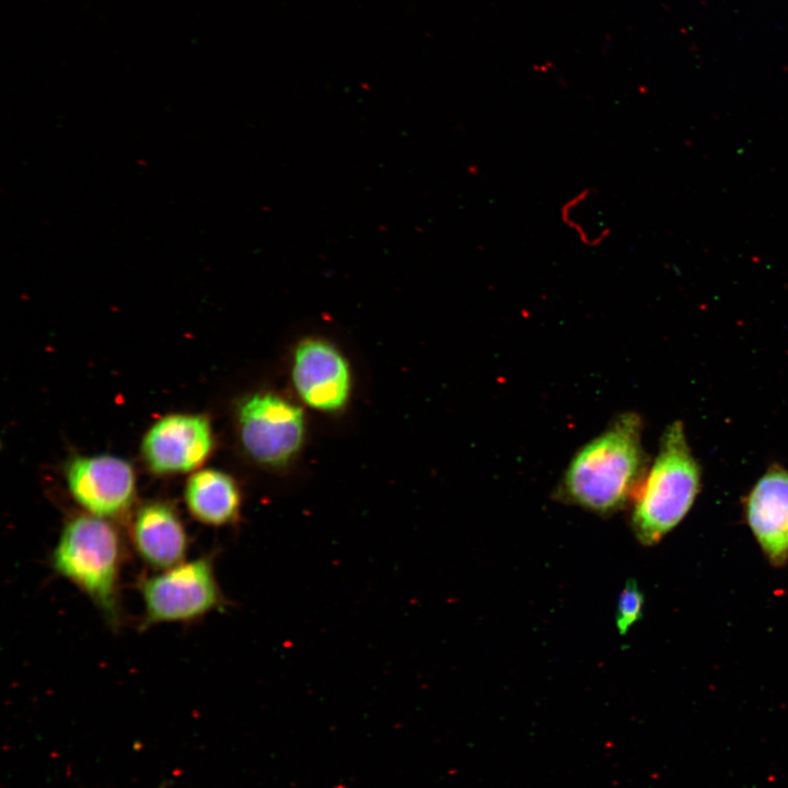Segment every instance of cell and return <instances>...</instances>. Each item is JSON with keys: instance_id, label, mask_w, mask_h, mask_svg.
Returning <instances> with one entry per match:
<instances>
[{"instance_id": "obj_1", "label": "cell", "mask_w": 788, "mask_h": 788, "mask_svg": "<svg viewBox=\"0 0 788 788\" xmlns=\"http://www.w3.org/2000/svg\"><path fill=\"white\" fill-rule=\"evenodd\" d=\"M642 420L619 414L582 445L565 470L556 497L598 514H612L634 499L644 477Z\"/></svg>"}, {"instance_id": "obj_2", "label": "cell", "mask_w": 788, "mask_h": 788, "mask_svg": "<svg viewBox=\"0 0 788 788\" xmlns=\"http://www.w3.org/2000/svg\"><path fill=\"white\" fill-rule=\"evenodd\" d=\"M700 472L684 427L674 421L661 437L659 451L635 497L633 531L647 546L658 543L690 511L699 491Z\"/></svg>"}, {"instance_id": "obj_3", "label": "cell", "mask_w": 788, "mask_h": 788, "mask_svg": "<svg viewBox=\"0 0 788 788\" xmlns=\"http://www.w3.org/2000/svg\"><path fill=\"white\" fill-rule=\"evenodd\" d=\"M121 541L111 520L90 513L70 518L54 548L56 572L79 588L112 623L119 617Z\"/></svg>"}, {"instance_id": "obj_4", "label": "cell", "mask_w": 788, "mask_h": 788, "mask_svg": "<svg viewBox=\"0 0 788 788\" xmlns=\"http://www.w3.org/2000/svg\"><path fill=\"white\" fill-rule=\"evenodd\" d=\"M139 589L146 627L194 621L227 604L209 556L185 560L141 579Z\"/></svg>"}, {"instance_id": "obj_5", "label": "cell", "mask_w": 788, "mask_h": 788, "mask_svg": "<svg viewBox=\"0 0 788 788\" xmlns=\"http://www.w3.org/2000/svg\"><path fill=\"white\" fill-rule=\"evenodd\" d=\"M236 419L243 449L262 465H287L303 444V412L278 394L265 392L246 397L239 405Z\"/></svg>"}, {"instance_id": "obj_6", "label": "cell", "mask_w": 788, "mask_h": 788, "mask_svg": "<svg viewBox=\"0 0 788 788\" xmlns=\"http://www.w3.org/2000/svg\"><path fill=\"white\" fill-rule=\"evenodd\" d=\"M71 497L86 513L107 520L124 517L136 497L132 465L119 456L72 457L65 470Z\"/></svg>"}, {"instance_id": "obj_7", "label": "cell", "mask_w": 788, "mask_h": 788, "mask_svg": "<svg viewBox=\"0 0 788 788\" xmlns=\"http://www.w3.org/2000/svg\"><path fill=\"white\" fill-rule=\"evenodd\" d=\"M212 448L213 432L206 416L170 414L149 428L141 442V454L152 473L175 475L196 471Z\"/></svg>"}, {"instance_id": "obj_8", "label": "cell", "mask_w": 788, "mask_h": 788, "mask_svg": "<svg viewBox=\"0 0 788 788\" xmlns=\"http://www.w3.org/2000/svg\"><path fill=\"white\" fill-rule=\"evenodd\" d=\"M291 379L299 397L318 412H338L351 392L350 367L332 343L306 338L298 344L291 363Z\"/></svg>"}, {"instance_id": "obj_9", "label": "cell", "mask_w": 788, "mask_h": 788, "mask_svg": "<svg viewBox=\"0 0 788 788\" xmlns=\"http://www.w3.org/2000/svg\"><path fill=\"white\" fill-rule=\"evenodd\" d=\"M748 524L774 566L788 560V471L774 466L754 485L745 500Z\"/></svg>"}, {"instance_id": "obj_10", "label": "cell", "mask_w": 788, "mask_h": 788, "mask_svg": "<svg viewBox=\"0 0 788 788\" xmlns=\"http://www.w3.org/2000/svg\"><path fill=\"white\" fill-rule=\"evenodd\" d=\"M130 538L139 557L150 567L169 569L185 561L188 534L177 510L163 500L142 503L131 518Z\"/></svg>"}, {"instance_id": "obj_11", "label": "cell", "mask_w": 788, "mask_h": 788, "mask_svg": "<svg viewBox=\"0 0 788 788\" xmlns=\"http://www.w3.org/2000/svg\"><path fill=\"white\" fill-rule=\"evenodd\" d=\"M184 500L192 517L217 528L235 523L242 508L237 483L231 475L216 468L192 474L184 488Z\"/></svg>"}, {"instance_id": "obj_12", "label": "cell", "mask_w": 788, "mask_h": 788, "mask_svg": "<svg viewBox=\"0 0 788 788\" xmlns=\"http://www.w3.org/2000/svg\"><path fill=\"white\" fill-rule=\"evenodd\" d=\"M645 599L634 579H628L616 605V627L624 635L641 617Z\"/></svg>"}]
</instances>
